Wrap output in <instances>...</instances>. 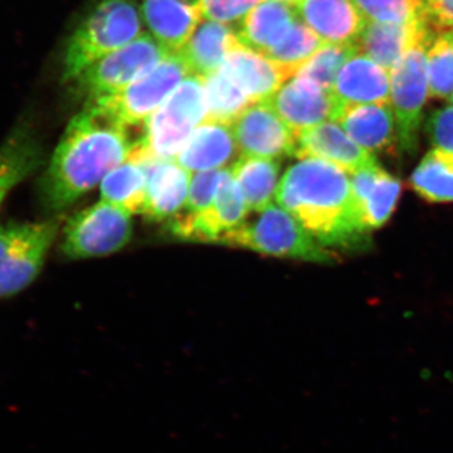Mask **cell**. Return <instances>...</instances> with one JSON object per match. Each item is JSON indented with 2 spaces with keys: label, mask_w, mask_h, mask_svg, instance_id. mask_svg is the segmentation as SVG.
<instances>
[{
  "label": "cell",
  "mask_w": 453,
  "mask_h": 453,
  "mask_svg": "<svg viewBox=\"0 0 453 453\" xmlns=\"http://www.w3.org/2000/svg\"><path fill=\"white\" fill-rule=\"evenodd\" d=\"M57 234L53 220L0 226V299L19 294L37 279Z\"/></svg>",
  "instance_id": "6"
},
{
  "label": "cell",
  "mask_w": 453,
  "mask_h": 453,
  "mask_svg": "<svg viewBox=\"0 0 453 453\" xmlns=\"http://www.w3.org/2000/svg\"><path fill=\"white\" fill-rule=\"evenodd\" d=\"M325 44L308 26L297 19L285 40L268 50L265 56L280 65L292 79L297 76Z\"/></svg>",
  "instance_id": "31"
},
{
  "label": "cell",
  "mask_w": 453,
  "mask_h": 453,
  "mask_svg": "<svg viewBox=\"0 0 453 453\" xmlns=\"http://www.w3.org/2000/svg\"><path fill=\"white\" fill-rule=\"evenodd\" d=\"M129 127L88 105L68 124L41 181L47 210H65L129 157L136 142Z\"/></svg>",
  "instance_id": "1"
},
{
  "label": "cell",
  "mask_w": 453,
  "mask_h": 453,
  "mask_svg": "<svg viewBox=\"0 0 453 453\" xmlns=\"http://www.w3.org/2000/svg\"><path fill=\"white\" fill-rule=\"evenodd\" d=\"M142 9L155 40L172 53L189 41L203 18L196 0H144Z\"/></svg>",
  "instance_id": "21"
},
{
  "label": "cell",
  "mask_w": 453,
  "mask_h": 453,
  "mask_svg": "<svg viewBox=\"0 0 453 453\" xmlns=\"http://www.w3.org/2000/svg\"><path fill=\"white\" fill-rule=\"evenodd\" d=\"M250 211L242 190L231 169H226L210 207L196 213L178 214L170 219L169 228L180 240L219 243L226 232L242 225Z\"/></svg>",
  "instance_id": "11"
},
{
  "label": "cell",
  "mask_w": 453,
  "mask_h": 453,
  "mask_svg": "<svg viewBox=\"0 0 453 453\" xmlns=\"http://www.w3.org/2000/svg\"><path fill=\"white\" fill-rule=\"evenodd\" d=\"M426 130L434 150L453 155V106L432 112Z\"/></svg>",
  "instance_id": "38"
},
{
  "label": "cell",
  "mask_w": 453,
  "mask_h": 453,
  "mask_svg": "<svg viewBox=\"0 0 453 453\" xmlns=\"http://www.w3.org/2000/svg\"><path fill=\"white\" fill-rule=\"evenodd\" d=\"M294 155L299 159L325 160L350 174L377 164L374 157L357 145L336 121L323 122L300 133Z\"/></svg>",
  "instance_id": "15"
},
{
  "label": "cell",
  "mask_w": 453,
  "mask_h": 453,
  "mask_svg": "<svg viewBox=\"0 0 453 453\" xmlns=\"http://www.w3.org/2000/svg\"><path fill=\"white\" fill-rule=\"evenodd\" d=\"M225 246L252 250L275 257L330 264L334 256L291 213L276 204L220 237Z\"/></svg>",
  "instance_id": "4"
},
{
  "label": "cell",
  "mask_w": 453,
  "mask_h": 453,
  "mask_svg": "<svg viewBox=\"0 0 453 453\" xmlns=\"http://www.w3.org/2000/svg\"><path fill=\"white\" fill-rule=\"evenodd\" d=\"M226 172V169L223 168L196 173L190 180L186 204L187 213H196L210 207L216 198Z\"/></svg>",
  "instance_id": "35"
},
{
  "label": "cell",
  "mask_w": 453,
  "mask_h": 453,
  "mask_svg": "<svg viewBox=\"0 0 453 453\" xmlns=\"http://www.w3.org/2000/svg\"><path fill=\"white\" fill-rule=\"evenodd\" d=\"M332 92L342 110L357 105H388V71L368 57L357 53L340 70Z\"/></svg>",
  "instance_id": "18"
},
{
  "label": "cell",
  "mask_w": 453,
  "mask_h": 453,
  "mask_svg": "<svg viewBox=\"0 0 453 453\" xmlns=\"http://www.w3.org/2000/svg\"><path fill=\"white\" fill-rule=\"evenodd\" d=\"M451 101H452V104H453V94H452V96H451Z\"/></svg>",
  "instance_id": "40"
},
{
  "label": "cell",
  "mask_w": 453,
  "mask_h": 453,
  "mask_svg": "<svg viewBox=\"0 0 453 453\" xmlns=\"http://www.w3.org/2000/svg\"><path fill=\"white\" fill-rule=\"evenodd\" d=\"M170 53L153 35H142L89 65L73 83L88 96V101L118 94L154 70Z\"/></svg>",
  "instance_id": "7"
},
{
  "label": "cell",
  "mask_w": 453,
  "mask_h": 453,
  "mask_svg": "<svg viewBox=\"0 0 453 453\" xmlns=\"http://www.w3.org/2000/svg\"><path fill=\"white\" fill-rule=\"evenodd\" d=\"M220 70L243 89L252 104L265 103L290 80L275 62L244 46L229 53Z\"/></svg>",
  "instance_id": "20"
},
{
  "label": "cell",
  "mask_w": 453,
  "mask_h": 453,
  "mask_svg": "<svg viewBox=\"0 0 453 453\" xmlns=\"http://www.w3.org/2000/svg\"><path fill=\"white\" fill-rule=\"evenodd\" d=\"M350 184L366 228L371 231L386 225L401 196V181L375 164L353 173Z\"/></svg>",
  "instance_id": "22"
},
{
  "label": "cell",
  "mask_w": 453,
  "mask_h": 453,
  "mask_svg": "<svg viewBox=\"0 0 453 453\" xmlns=\"http://www.w3.org/2000/svg\"><path fill=\"white\" fill-rule=\"evenodd\" d=\"M188 76L189 71L178 53H170L154 70L118 94L88 101V105L105 110L129 127L145 124Z\"/></svg>",
  "instance_id": "9"
},
{
  "label": "cell",
  "mask_w": 453,
  "mask_h": 453,
  "mask_svg": "<svg viewBox=\"0 0 453 453\" xmlns=\"http://www.w3.org/2000/svg\"><path fill=\"white\" fill-rule=\"evenodd\" d=\"M411 184L429 202H453V155L429 151L414 170Z\"/></svg>",
  "instance_id": "29"
},
{
  "label": "cell",
  "mask_w": 453,
  "mask_h": 453,
  "mask_svg": "<svg viewBox=\"0 0 453 453\" xmlns=\"http://www.w3.org/2000/svg\"><path fill=\"white\" fill-rule=\"evenodd\" d=\"M42 157L41 142L32 125L18 122L0 145V207L18 184L40 168Z\"/></svg>",
  "instance_id": "25"
},
{
  "label": "cell",
  "mask_w": 453,
  "mask_h": 453,
  "mask_svg": "<svg viewBox=\"0 0 453 453\" xmlns=\"http://www.w3.org/2000/svg\"><path fill=\"white\" fill-rule=\"evenodd\" d=\"M366 22L407 23L421 16L425 0H354Z\"/></svg>",
  "instance_id": "34"
},
{
  "label": "cell",
  "mask_w": 453,
  "mask_h": 453,
  "mask_svg": "<svg viewBox=\"0 0 453 453\" xmlns=\"http://www.w3.org/2000/svg\"><path fill=\"white\" fill-rule=\"evenodd\" d=\"M133 235L129 211L106 201L74 214L65 226L62 252L68 258H91L124 249Z\"/></svg>",
  "instance_id": "10"
},
{
  "label": "cell",
  "mask_w": 453,
  "mask_h": 453,
  "mask_svg": "<svg viewBox=\"0 0 453 453\" xmlns=\"http://www.w3.org/2000/svg\"><path fill=\"white\" fill-rule=\"evenodd\" d=\"M142 20L134 0H101L65 44L64 80L73 82L98 59L142 35Z\"/></svg>",
  "instance_id": "3"
},
{
  "label": "cell",
  "mask_w": 453,
  "mask_h": 453,
  "mask_svg": "<svg viewBox=\"0 0 453 453\" xmlns=\"http://www.w3.org/2000/svg\"><path fill=\"white\" fill-rule=\"evenodd\" d=\"M429 95L451 98L453 94V35H442L427 53Z\"/></svg>",
  "instance_id": "33"
},
{
  "label": "cell",
  "mask_w": 453,
  "mask_h": 453,
  "mask_svg": "<svg viewBox=\"0 0 453 453\" xmlns=\"http://www.w3.org/2000/svg\"><path fill=\"white\" fill-rule=\"evenodd\" d=\"M232 130L242 157L277 160L295 154L296 135L266 103L247 107L232 122Z\"/></svg>",
  "instance_id": "12"
},
{
  "label": "cell",
  "mask_w": 453,
  "mask_h": 453,
  "mask_svg": "<svg viewBox=\"0 0 453 453\" xmlns=\"http://www.w3.org/2000/svg\"><path fill=\"white\" fill-rule=\"evenodd\" d=\"M299 19L294 5L282 0H264L237 26L238 40L247 49L266 55L285 40Z\"/></svg>",
  "instance_id": "24"
},
{
  "label": "cell",
  "mask_w": 453,
  "mask_h": 453,
  "mask_svg": "<svg viewBox=\"0 0 453 453\" xmlns=\"http://www.w3.org/2000/svg\"><path fill=\"white\" fill-rule=\"evenodd\" d=\"M282 2H288L290 3V4L294 5V3L296 2V0H282Z\"/></svg>",
  "instance_id": "39"
},
{
  "label": "cell",
  "mask_w": 453,
  "mask_h": 453,
  "mask_svg": "<svg viewBox=\"0 0 453 453\" xmlns=\"http://www.w3.org/2000/svg\"><path fill=\"white\" fill-rule=\"evenodd\" d=\"M202 16L211 22L231 25L241 22L264 0H196Z\"/></svg>",
  "instance_id": "36"
},
{
  "label": "cell",
  "mask_w": 453,
  "mask_h": 453,
  "mask_svg": "<svg viewBox=\"0 0 453 453\" xmlns=\"http://www.w3.org/2000/svg\"><path fill=\"white\" fill-rule=\"evenodd\" d=\"M237 151L232 125L204 120L193 131L174 162L189 173L223 169Z\"/></svg>",
  "instance_id": "19"
},
{
  "label": "cell",
  "mask_w": 453,
  "mask_h": 453,
  "mask_svg": "<svg viewBox=\"0 0 453 453\" xmlns=\"http://www.w3.org/2000/svg\"><path fill=\"white\" fill-rule=\"evenodd\" d=\"M428 43H418L404 53L390 71V98L402 153L418 149L422 110L429 95Z\"/></svg>",
  "instance_id": "8"
},
{
  "label": "cell",
  "mask_w": 453,
  "mask_h": 453,
  "mask_svg": "<svg viewBox=\"0 0 453 453\" xmlns=\"http://www.w3.org/2000/svg\"><path fill=\"white\" fill-rule=\"evenodd\" d=\"M207 116L204 79L190 74L146 120L142 144L160 160H174Z\"/></svg>",
  "instance_id": "5"
},
{
  "label": "cell",
  "mask_w": 453,
  "mask_h": 453,
  "mask_svg": "<svg viewBox=\"0 0 453 453\" xmlns=\"http://www.w3.org/2000/svg\"><path fill=\"white\" fill-rule=\"evenodd\" d=\"M205 98H207V116L204 120L232 122L253 105L249 96L225 73L219 70L204 79Z\"/></svg>",
  "instance_id": "30"
},
{
  "label": "cell",
  "mask_w": 453,
  "mask_h": 453,
  "mask_svg": "<svg viewBox=\"0 0 453 453\" xmlns=\"http://www.w3.org/2000/svg\"><path fill=\"white\" fill-rule=\"evenodd\" d=\"M127 159L142 164L148 172V198L144 216L154 222L170 220L187 204L190 173L174 160H160L142 145L135 146Z\"/></svg>",
  "instance_id": "14"
},
{
  "label": "cell",
  "mask_w": 453,
  "mask_h": 453,
  "mask_svg": "<svg viewBox=\"0 0 453 453\" xmlns=\"http://www.w3.org/2000/svg\"><path fill=\"white\" fill-rule=\"evenodd\" d=\"M295 12L324 43L356 44L366 25L354 0H296Z\"/></svg>",
  "instance_id": "16"
},
{
  "label": "cell",
  "mask_w": 453,
  "mask_h": 453,
  "mask_svg": "<svg viewBox=\"0 0 453 453\" xmlns=\"http://www.w3.org/2000/svg\"><path fill=\"white\" fill-rule=\"evenodd\" d=\"M421 17L434 41L453 35V0H425Z\"/></svg>",
  "instance_id": "37"
},
{
  "label": "cell",
  "mask_w": 453,
  "mask_h": 453,
  "mask_svg": "<svg viewBox=\"0 0 453 453\" xmlns=\"http://www.w3.org/2000/svg\"><path fill=\"white\" fill-rule=\"evenodd\" d=\"M243 46L237 32L223 23L201 22L178 55L190 74L205 77L219 71L226 56Z\"/></svg>",
  "instance_id": "23"
},
{
  "label": "cell",
  "mask_w": 453,
  "mask_h": 453,
  "mask_svg": "<svg viewBox=\"0 0 453 453\" xmlns=\"http://www.w3.org/2000/svg\"><path fill=\"white\" fill-rule=\"evenodd\" d=\"M265 103L273 107L296 136L323 122L338 120L342 111L333 92L297 76L283 83Z\"/></svg>",
  "instance_id": "13"
},
{
  "label": "cell",
  "mask_w": 453,
  "mask_h": 453,
  "mask_svg": "<svg viewBox=\"0 0 453 453\" xmlns=\"http://www.w3.org/2000/svg\"><path fill=\"white\" fill-rule=\"evenodd\" d=\"M340 127L369 153H383L398 142L395 112L389 105H357L342 110Z\"/></svg>",
  "instance_id": "26"
},
{
  "label": "cell",
  "mask_w": 453,
  "mask_h": 453,
  "mask_svg": "<svg viewBox=\"0 0 453 453\" xmlns=\"http://www.w3.org/2000/svg\"><path fill=\"white\" fill-rule=\"evenodd\" d=\"M103 201L130 214L144 213L148 198V172L142 164L127 159L101 183Z\"/></svg>",
  "instance_id": "28"
},
{
  "label": "cell",
  "mask_w": 453,
  "mask_h": 453,
  "mask_svg": "<svg viewBox=\"0 0 453 453\" xmlns=\"http://www.w3.org/2000/svg\"><path fill=\"white\" fill-rule=\"evenodd\" d=\"M229 169L242 190L250 211L258 213L273 204L280 183L277 160L241 157Z\"/></svg>",
  "instance_id": "27"
},
{
  "label": "cell",
  "mask_w": 453,
  "mask_h": 453,
  "mask_svg": "<svg viewBox=\"0 0 453 453\" xmlns=\"http://www.w3.org/2000/svg\"><path fill=\"white\" fill-rule=\"evenodd\" d=\"M276 199L325 247L357 250L369 243L350 178L332 163L300 159L286 170Z\"/></svg>",
  "instance_id": "2"
},
{
  "label": "cell",
  "mask_w": 453,
  "mask_h": 453,
  "mask_svg": "<svg viewBox=\"0 0 453 453\" xmlns=\"http://www.w3.org/2000/svg\"><path fill=\"white\" fill-rule=\"evenodd\" d=\"M357 53L359 50L357 44H345V46L325 44L323 49L319 50L310 59L309 64L297 73V77L308 79L326 91L332 92L340 70L351 57L357 56Z\"/></svg>",
  "instance_id": "32"
},
{
  "label": "cell",
  "mask_w": 453,
  "mask_h": 453,
  "mask_svg": "<svg viewBox=\"0 0 453 453\" xmlns=\"http://www.w3.org/2000/svg\"><path fill=\"white\" fill-rule=\"evenodd\" d=\"M434 42L419 16L411 22L395 25L366 22L356 44L360 55L368 57L387 71H392L407 50L418 43L432 46Z\"/></svg>",
  "instance_id": "17"
}]
</instances>
